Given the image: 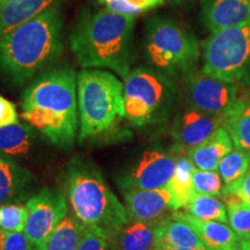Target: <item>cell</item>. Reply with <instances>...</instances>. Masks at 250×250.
<instances>
[{
    "instance_id": "cell-1",
    "label": "cell",
    "mask_w": 250,
    "mask_h": 250,
    "mask_svg": "<svg viewBox=\"0 0 250 250\" xmlns=\"http://www.w3.org/2000/svg\"><path fill=\"white\" fill-rule=\"evenodd\" d=\"M23 118L61 148H70L79 131L77 74L70 66L50 68L35 78L21 98Z\"/></svg>"
},
{
    "instance_id": "cell-2",
    "label": "cell",
    "mask_w": 250,
    "mask_h": 250,
    "mask_svg": "<svg viewBox=\"0 0 250 250\" xmlns=\"http://www.w3.org/2000/svg\"><path fill=\"white\" fill-rule=\"evenodd\" d=\"M62 48V19L55 6L0 39V77L24 85L57 61Z\"/></svg>"
},
{
    "instance_id": "cell-3",
    "label": "cell",
    "mask_w": 250,
    "mask_h": 250,
    "mask_svg": "<svg viewBox=\"0 0 250 250\" xmlns=\"http://www.w3.org/2000/svg\"><path fill=\"white\" fill-rule=\"evenodd\" d=\"M61 180L68 210L86 228L109 241L127 223L125 206L89 158L74 155L62 171Z\"/></svg>"
},
{
    "instance_id": "cell-4",
    "label": "cell",
    "mask_w": 250,
    "mask_h": 250,
    "mask_svg": "<svg viewBox=\"0 0 250 250\" xmlns=\"http://www.w3.org/2000/svg\"><path fill=\"white\" fill-rule=\"evenodd\" d=\"M134 24V18L105 8L88 13L72 30V51L83 68H109L125 78L133 59Z\"/></svg>"
},
{
    "instance_id": "cell-5",
    "label": "cell",
    "mask_w": 250,
    "mask_h": 250,
    "mask_svg": "<svg viewBox=\"0 0 250 250\" xmlns=\"http://www.w3.org/2000/svg\"><path fill=\"white\" fill-rule=\"evenodd\" d=\"M80 142L108 131L124 117V85L110 72L83 68L77 76Z\"/></svg>"
},
{
    "instance_id": "cell-6",
    "label": "cell",
    "mask_w": 250,
    "mask_h": 250,
    "mask_svg": "<svg viewBox=\"0 0 250 250\" xmlns=\"http://www.w3.org/2000/svg\"><path fill=\"white\" fill-rule=\"evenodd\" d=\"M145 52L156 71L164 74L187 73L199 57L196 37L171 19H152L146 28Z\"/></svg>"
},
{
    "instance_id": "cell-7",
    "label": "cell",
    "mask_w": 250,
    "mask_h": 250,
    "mask_svg": "<svg viewBox=\"0 0 250 250\" xmlns=\"http://www.w3.org/2000/svg\"><path fill=\"white\" fill-rule=\"evenodd\" d=\"M203 71L236 83L250 71V19L237 26L211 33L203 43Z\"/></svg>"
},
{
    "instance_id": "cell-8",
    "label": "cell",
    "mask_w": 250,
    "mask_h": 250,
    "mask_svg": "<svg viewBox=\"0 0 250 250\" xmlns=\"http://www.w3.org/2000/svg\"><path fill=\"white\" fill-rule=\"evenodd\" d=\"M124 117L136 126L155 122L169 101L168 78L151 67H137L124 78Z\"/></svg>"
},
{
    "instance_id": "cell-9",
    "label": "cell",
    "mask_w": 250,
    "mask_h": 250,
    "mask_svg": "<svg viewBox=\"0 0 250 250\" xmlns=\"http://www.w3.org/2000/svg\"><path fill=\"white\" fill-rule=\"evenodd\" d=\"M27 208L23 233L35 248L45 250L50 235L68 212L65 193L59 188L45 187L28 199Z\"/></svg>"
},
{
    "instance_id": "cell-10",
    "label": "cell",
    "mask_w": 250,
    "mask_h": 250,
    "mask_svg": "<svg viewBox=\"0 0 250 250\" xmlns=\"http://www.w3.org/2000/svg\"><path fill=\"white\" fill-rule=\"evenodd\" d=\"M184 90L192 109L212 115H225L239 101L236 83L217 79L195 67L186 73Z\"/></svg>"
},
{
    "instance_id": "cell-11",
    "label": "cell",
    "mask_w": 250,
    "mask_h": 250,
    "mask_svg": "<svg viewBox=\"0 0 250 250\" xmlns=\"http://www.w3.org/2000/svg\"><path fill=\"white\" fill-rule=\"evenodd\" d=\"M175 166L176 156L159 149H147L130 169L117 177V184L122 191L164 189L173 177Z\"/></svg>"
},
{
    "instance_id": "cell-12",
    "label": "cell",
    "mask_w": 250,
    "mask_h": 250,
    "mask_svg": "<svg viewBox=\"0 0 250 250\" xmlns=\"http://www.w3.org/2000/svg\"><path fill=\"white\" fill-rule=\"evenodd\" d=\"M122 193L127 218L131 220L160 224L175 212L168 188L154 190L130 189Z\"/></svg>"
},
{
    "instance_id": "cell-13",
    "label": "cell",
    "mask_w": 250,
    "mask_h": 250,
    "mask_svg": "<svg viewBox=\"0 0 250 250\" xmlns=\"http://www.w3.org/2000/svg\"><path fill=\"white\" fill-rule=\"evenodd\" d=\"M220 126H224L223 115L208 114L192 108L181 112L173 126L177 151L188 153L210 138Z\"/></svg>"
},
{
    "instance_id": "cell-14",
    "label": "cell",
    "mask_w": 250,
    "mask_h": 250,
    "mask_svg": "<svg viewBox=\"0 0 250 250\" xmlns=\"http://www.w3.org/2000/svg\"><path fill=\"white\" fill-rule=\"evenodd\" d=\"M201 18L210 33L237 26L250 19V0H202Z\"/></svg>"
},
{
    "instance_id": "cell-15",
    "label": "cell",
    "mask_w": 250,
    "mask_h": 250,
    "mask_svg": "<svg viewBox=\"0 0 250 250\" xmlns=\"http://www.w3.org/2000/svg\"><path fill=\"white\" fill-rule=\"evenodd\" d=\"M160 224L131 220L121 228L111 240V250H159L161 248Z\"/></svg>"
},
{
    "instance_id": "cell-16",
    "label": "cell",
    "mask_w": 250,
    "mask_h": 250,
    "mask_svg": "<svg viewBox=\"0 0 250 250\" xmlns=\"http://www.w3.org/2000/svg\"><path fill=\"white\" fill-rule=\"evenodd\" d=\"M35 177L12 158L0 155V206L26 198Z\"/></svg>"
},
{
    "instance_id": "cell-17",
    "label": "cell",
    "mask_w": 250,
    "mask_h": 250,
    "mask_svg": "<svg viewBox=\"0 0 250 250\" xmlns=\"http://www.w3.org/2000/svg\"><path fill=\"white\" fill-rule=\"evenodd\" d=\"M61 0H0V39L39 17Z\"/></svg>"
},
{
    "instance_id": "cell-18",
    "label": "cell",
    "mask_w": 250,
    "mask_h": 250,
    "mask_svg": "<svg viewBox=\"0 0 250 250\" xmlns=\"http://www.w3.org/2000/svg\"><path fill=\"white\" fill-rule=\"evenodd\" d=\"M173 215L191 225L208 250H236L241 247L240 239L226 224L202 220L184 212L175 211Z\"/></svg>"
},
{
    "instance_id": "cell-19",
    "label": "cell",
    "mask_w": 250,
    "mask_h": 250,
    "mask_svg": "<svg viewBox=\"0 0 250 250\" xmlns=\"http://www.w3.org/2000/svg\"><path fill=\"white\" fill-rule=\"evenodd\" d=\"M233 149V140L228 131L220 126L208 139L187 153L193 167L199 170H217L219 162Z\"/></svg>"
},
{
    "instance_id": "cell-20",
    "label": "cell",
    "mask_w": 250,
    "mask_h": 250,
    "mask_svg": "<svg viewBox=\"0 0 250 250\" xmlns=\"http://www.w3.org/2000/svg\"><path fill=\"white\" fill-rule=\"evenodd\" d=\"M159 233L161 247L170 246L179 248L206 249L195 228L186 220L174 215L160 223Z\"/></svg>"
},
{
    "instance_id": "cell-21",
    "label": "cell",
    "mask_w": 250,
    "mask_h": 250,
    "mask_svg": "<svg viewBox=\"0 0 250 250\" xmlns=\"http://www.w3.org/2000/svg\"><path fill=\"white\" fill-rule=\"evenodd\" d=\"M35 133L27 123H18L0 127V155L7 158L23 156L33 147Z\"/></svg>"
},
{
    "instance_id": "cell-22",
    "label": "cell",
    "mask_w": 250,
    "mask_h": 250,
    "mask_svg": "<svg viewBox=\"0 0 250 250\" xmlns=\"http://www.w3.org/2000/svg\"><path fill=\"white\" fill-rule=\"evenodd\" d=\"M195 167L188 155L176 156V166L173 177L168 183V190L173 198L174 210L182 208L196 195L192 186V173Z\"/></svg>"
},
{
    "instance_id": "cell-23",
    "label": "cell",
    "mask_w": 250,
    "mask_h": 250,
    "mask_svg": "<svg viewBox=\"0 0 250 250\" xmlns=\"http://www.w3.org/2000/svg\"><path fill=\"white\" fill-rule=\"evenodd\" d=\"M224 116V127L235 147L250 152V104L237 101Z\"/></svg>"
},
{
    "instance_id": "cell-24",
    "label": "cell",
    "mask_w": 250,
    "mask_h": 250,
    "mask_svg": "<svg viewBox=\"0 0 250 250\" xmlns=\"http://www.w3.org/2000/svg\"><path fill=\"white\" fill-rule=\"evenodd\" d=\"M85 226L68 210L46 242L45 250H77Z\"/></svg>"
},
{
    "instance_id": "cell-25",
    "label": "cell",
    "mask_w": 250,
    "mask_h": 250,
    "mask_svg": "<svg viewBox=\"0 0 250 250\" xmlns=\"http://www.w3.org/2000/svg\"><path fill=\"white\" fill-rule=\"evenodd\" d=\"M224 203L227 205L228 224L237 237L243 241L250 240V205L234 193L225 191Z\"/></svg>"
},
{
    "instance_id": "cell-26",
    "label": "cell",
    "mask_w": 250,
    "mask_h": 250,
    "mask_svg": "<svg viewBox=\"0 0 250 250\" xmlns=\"http://www.w3.org/2000/svg\"><path fill=\"white\" fill-rule=\"evenodd\" d=\"M187 213L193 217L208 221L228 223L227 210L224 203L213 196L195 195L188 204L184 206Z\"/></svg>"
},
{
    "instance_id": "cell-27",
    "label": "cell",
    "mask_w": 250,
    "mask_h": 250,
    "mask_svg": "<svg viewBox=\"0 0 250 250\" xmlns=\"http://www.w3.org/2000/svg\"><path fill=\"white\" fill-rule=\"evenodd\" d=\"M249 169L250 152L235 147L219 162L217 171L226 186H229L245 176Z\"/></svg>"
},
{
    "instance_id": "cell-28",
    "label": "cell",
    "mask_w": 250,
    "mask_h": 250,
    "mask_svg": "<svg viewBox=\"0 0 250 250\" xmlns=\"http://www.w3.org/2000/svg\"><path fill=\"white\" fill-rule=\"evenodd\" d=\"M99 2L114 13L136 18L161 6L165 0H99Z\"/></svg>"
},
{
    "instance_id": "cell-29",
    "label": "cell",
    "mask_w": 250,
    "mask_h": 250,
    "mask_svg": "<svg viewBox=\"0 0 250 250\" xmlns=\"http://www.w3.org/2000/svg\"><path fill=\"white\" fill-rule=\"evenodd\" d=\"M28 218L27 205L11 203L0 206V228L7 232H23Z\"/></svg>"
},
{
    "instance_id": "cell-30",
    "label": "cell",
    "mask_w": 250,
    "mask_h": 250,
    "mask_svg": "<svg viewBox=\"0 0 250 250\" xmlns=\"http://www.w3.org/2000/svg\"><path fill=\"white\" fill-rule=\"evenodd\" d=\"M192 186L196 195H206L223 198L224 189L221 177L217 170L206 171L193 169Z\"/></svg>"
},
{
    "instance_id": "cell-31",
    "label": "cell",
    "mask_w": 250,
    "mask_h": 250,
    "mask_svg": "<svg viewBox=\"0 0 250 250\" xmlns=\"http://www.w3.org/2000/svg\"><path fill=\"white\" fill-rule=\"evenodd\" d=\"M23 232H7L0 228V250H34Z\"/></svg>"
},
{
    "instance_id": "cell-32",
    "label": "cell",
    "mask_w": 250,
    "mask_h": 250,
    "mask_svg": "<svg viewBox=\"0 0 250 250\" xmlns=\"http://www.w3.org/2000/svg\"><path fill=\"white\" fill-rule=\"evenodd\" d=\"M77 250H111V247L107 239L92 229L85 228Z\"/></svg>"
},
{
    "instance_id": "cell-33",
    "label": "cell",
    "mask_w": 250,
    "mask_h": 250,
    "mask_svg": "<svg viewBox=\"0 0 250 250\" xmlns=\"http://www.w3.org/2000/svg\"><path fill=\"white\" fill-rule=\"evenodd\" d=\"M225 191L234 193L239 198H241L246 204L250 205V169L245 174V176L237 180L236 182L225 187Z\"/></svg>"
},
{
    "instance_id": "cell-34",
    "label": "cell",
    "mask_w": 250,
    "mask_h": 250,
    "mask_svg": "<svg viewBox=\"0 0 250 250\" xmlns=\"http://www.w3.org/2000/svg\"><path fill=\"white\" fill-rule=\"evenodd\" d=\"M19 122L17 107L4 96L0 95V127Z\"/></svg>"
},
{
    "instance_id": "cell-35",
    "label": "cell",
    "mask_w": 250,
    "mask_h": 250,
    "mask_svg": "<svg viewBox=\"0 0 250 250\" xmlns=\"http://www.w3.org/2000/svg\"><path fill=\"white\" fill-rule=\"evenodd\" d=\"M159 250H208V249H193V248H179V247H170V246H164Z\"/></svg>"
},
{
    "instance_id": "cell-36",
    "label": "cell",
    "mask_w": 250,
    "mask_h": 250,
    "mask_svg": "<svg viewBox=\"0 0 250 250\" xmlns=\"http://www.w3.org/2000/svg\"><path fill=\"white\" fill-rule=\"evenodd\" d=\"M165 1H168V2H170V4L180 5V4H184V2L189 1V0H165Z\"/></svg>"
},
{
    "instance_id": "cell-37",
    "label": "cell",
    "mask_w": 250,
    "mask_h": 250,
    "mask_svg": "<svg viewBox=\"0 0 250 250\" xmlns=\"http://www.w3.org/2000/svg\"><path fill=\"white\" fill-rule=\"evenodd\" d=\"M241 249L242 250H250V240L249 241L241 242Z\"/></svg>"
},
{
    "instance_id": "cell-38",
    "label": "cell",
    "mask_w": 250,
    "mask_h": 250,
    "mask_svg": "<svg viewBox=\"0 0 250 250\" xmlns=\"http://www.w3.org/2000/svg\"><path fill=\"white\" fill-rule=\"evenodd\" d=\"M236 250H242V249H241V247H240V248H239V249H236Z\"/></svg>"
},
{
    "instance_id": "cell-39",
    "label": "cell",
    "mask_w": 250,
    "mask_h": 250,
    "mask_svg": "<svg viewBox=\"0 0 250 250\" xmlns=\"http://www.w3.org/2000/svg\"><path fill=\"white\" fill-rule=\"evenodd\" d=\"M34 250H40V249H37V248H34Z\"/></svg>"
}]
</instances>
